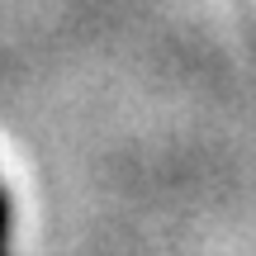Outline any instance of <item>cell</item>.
<instances>
[{
	"mask_svg": "<svg viewBox=\"0 0 256 256\" xmlns=\"http://www.w3.org/2000/svg\"><path fill=\"white\" fill-rule=\"evenodd\" d=\"M0 256H10V194L0 185Z\"/></svg>",
	"mask_w": 256,
	"mask_h": 256,
	"instance_id": "obj_1",
	"label": "cell"
}]
</instances>
